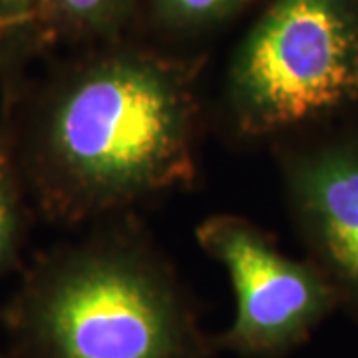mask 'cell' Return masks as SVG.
<instances>
[{
	"mask_svg": "<svg viewBox=\"0 0 358 358\" xmlns=\"http://www.w3.org/2000/svg\"><path fill=\"white\" fill-rule=\"evenodd\" d=\"M197 72L112 46L62 68L16 117L26 192L54 221L108 217L195 178Z\"/></svg>",
	"mask_w": 358,
	"mask_h": 358,
	"instance_id": "1",
	"label": "cell"
},
{
	"mask_svg": "<svg viewBox=\"0 0 358 358\" xmlns=\"http://www.w3.org/2000/svg\"><path fill=\"white\" fill-rule=\"evenodd\" d=\"M13 358H217L178 271L106 225L38 257L2 308Z\"/></svg>",
	"mask_w": 358,
	"mask_h": 358,
	"instance_id": "2",
	"label": "cell"
},
{
	"mask_svg": "<svg viewBox=\"0 0 358 358\" xmlns=\"http://www.w3.org/2000/svg\"><path fill=\"white\" fill-rule=\"evenodd\" d=\"M223 108L241 140H282L358 108V0H273L231 58Z\"/></svg>",
	"mask_w": 358,
	"mask_h": 358,
	"instance_id": "3",
	"label": "cell"
},
{
	"mask_svg": "<svg viewBox=\"0 0 358 358\" xmlns=\"http://www.w3.org/2000/svg\"><path fill=\"white\" fill-rule=\"evenodd\" d=\"M197 245L225 268L233 319L215 348L241 358H287L307 345L338 299L307 257L282 253L267 233L239 215H211L195 229Z\"/></svg>",
	"mask_w": 358,
	"mask_h": 358,
	"instance_id": "4",
	"label": "cell"
},
{
	"mask_svg": "<svg viewBox=\"0 0 358 358\" xmlns=\"http://www.w3.org/2000/svg\"><path fill=\"white\" fill-rule=\"evenodd\" d=\"M282 192L307 259L358 322V120L279 140Z\"/></svg>",
	"mask_w": 358,
	"mask_h": 358,
	"instance_id": "5",
	"label": "cell"
},
{
	"mask_svg": "<svg viewBox=\"0 0 358 358\" xmlns=\"http://www.w3.org/2000/svg\"><path fill=\"white\" fill-rule=\"evenodd\" d=\"M24 193L16 143V94L10 86L0 106V277L20 259L26 233Z\"/></svg>",
	"mask_w": 358,
	"mask_h": 358,
	"instance_id": "6",
	"label": "cell"
},
{
	"mask_svg": "<svg viewBox=\"0 0 358 358\" xmlns=\"http://www.w3.org/2000/svg\"><path fill=\"white\" fill-rule=\"evenodd\" d=\"M129 0H38L30 24L44 26L42 36H96L112 30Z\"/></svg>",
	"mask_w": 358,
	"mask_h": 358,
	"instance_id": "7",
	"label": "cell"
},
{
	"mask_svg": "<svg viewBox=\"0 0 358 358\" xmlns=\"http://www.w3.org/2000/svg\"><path fill=\"white\" fill-rule=\"evenodd\" d=\"M253 0H155L159 20L178 30H203L239 13Z\"/></svg>",
	"mask_w": 358,
	"mask_h": 358,
	"instance_id": "8",
	"label": "cell"
},
{
	"mask_svg": "<svg viewBox=\"0 0 358 358\" xmlns=\"http://www.w3.org/2000/svg\"><path fill=\"white\" fill-rule=\"evenodd\" d=\"M38 0H0V38L8 40L13 34L30 26Z\"/></svg>",
	"mask_w": 358,
	"mask_h": 358,
	"instance_id": "9",
	"label": "cell"
},
{
	"mask_svg": "<svg viewBox=\"0 0 358 358\" xmlns=\"http://www.w3.org/2000/svg\"><path fill=\"white\" fill-rule=\"evenodd\" d=\"M6 40L0 38V106H2V100L6 96V92L10 88V64H6V46H4Z\"/></svg>",
	"mask_w": 358,
	"mask_h": 358,
	"instance_id": "10",
	"label": "cell"
},
{
	"mask_svg": "<svg viewBox=\"0 0 358 358\" xmlns=\"http://www.w3.org/2000/svg\"><path fill=\"white\" fill-rule=\"evenodd\" d=\"M0 358H6V357H4V355H2V352H0Z\"/></svg>",
	"mask_w": 358,
	"mask_h": 358,
	"instance_id": "11",
	"label": "cell"
}]
</instances>
